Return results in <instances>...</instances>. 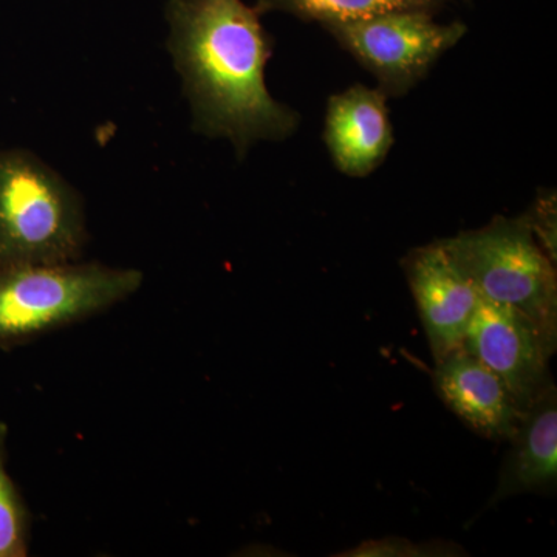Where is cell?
<instances>
[{
  "mask_svg": "<svg viewBox=\"0 0 557 557\" xmlns=\"http://www.w3.org/2000/svg\"><path fill=\"white\" fill-rule=\"evenodd\" d=\"M379 81L387 97H401L467 35L463 22L438 24L434 13L397 10L322 25Z\"/></svg>",
  "mask_w": 557,
  "mask_h": 557,
  "instance_id": "5",
  "label": "cell"
},
{
  "mask_svg": "<svg viewBox=\"0 0 557 557\" xmlns=\"http://www.w3.org/2000/svg\"><path fill=\"white\" fill-rule=\"evenodd\" d=\"M143 274L101 263L0 269V348L30 343L108 310L137 292Z\"/></svg>",
  "mask_w": 557,
  "mask_h": 557,
  "instance_id": "3",
  "label": "cell"
},
{
  "mask_svg": "<svg viewBox=\"0 0 557 557\" xmlns=\"http://www.w3.org/2000/svg\"><path fill=\"white\" fill-rule=\"evenodd\" d=\"M403 270L416 299L435 362L463 346L469 324L482 298L446 251L442 240L412 249Z\"/></svg>",
  "mask_w": 557,
  "mask_h": 557,
  "instance_id": "7",
  "label": "cell"
},
{
  "mask_svg": "<svg viewBox=\"0 0 557 557\" xmlns=\"http://www.w3.org/2000/svg\"><path fill=\"white\" fill-rule=\"evenodd\" d=\"M490 505L525 493H552L557 482V392L555 383L525 410L511 440Z\"/></svg>",
  "mask_w": 557,
  "mask_h": 557,
  "instance_id": "10",
  "label": "cell"
},
{
  "mask_svg": "<svg viewBox=\"0 0 557 557\" xmlns=\"http://www.w3.org/2000/svg\"><path fill=\"white\" fill-rule=\"evenodd\" d=\"M434 386L446 408L480 437L509 442L518 431L523 409L504 381L463 347L435 362Z\"/></svg>",
  "mask_w": 557,
  "mask_h": 557,
  "instance_id": "9",
  "label": "cell"
},
{
  "mask_svg": "<svg viewBox=\"0 0 557 557\" xmlns=\"http://www.w3.org/2000/svg\"><path fill=\"white\" fill-rule=\"evenodd\" d=\"M525 218L534 239L544 249L545 255L556 263L557 212L555 190L541 193L530 211L525 212Z\"/></svg>",
  "mask_w": 557,
  "mask_h": 557,
  "instance_id": "14",
  "label": "cell"
},
{
  "mask_svg": "<svg viewBox=\"0 0 557 557\" xmlns=\"http://www.w3.org/2000/svg\"><path fill=\"white\" fill-rule=\"evenodd\" d=\"M86 242L78 193L33 153L0 152V269L76 262Z\"/></svg>",
  "mask_w": 557,
  "mask_h": 557,
  "instance_id": "2",
  "label": "cell"
},
{
  "mask_svg": "<svg viewBox=\"0 0 557 557\" xmlns=\"http://www.w3.org/2000/svg\"><path fill=\"white\" fill-rule=\"evenodd\" d=\"M256 9L242 0H171L170 49L185 83L194 126L226 138L239 156L256 141L298 129L295 110L271 97L265 67L273 42Z\"/></svg>",
  "mask_w": 557,
  "mask_h": 557,
  "instance_id": "1",
  "label": "cell"
},
{
  "mask_svg": "<svg viewBox=\"0 0 557 557\" xmlns=\"http://www.w3.org/2000/svg\"><path fill=\"white\" fill-rule=\"evenodd\" d=\"M9 428L0 421V557H24L30 544V511L7 472Z\"/></svg>",
  "mask_w": 557,
  "mask_h": 557,
  "instance_id": "12",
  "label": "cell"
},
{
  "mask_svg": "<svg viewBox=\"0 0 557 557\" xmlns=\"http://www.w3.org/2000/svg\"><path fill=\"white\" fill-rule=\"evenodd\" d=\"M465 549L445 541L416 542L403 537L370 539L357 547L339 553L343 557H420L463 556Z\"/></svg>",
  "mask_w": 557,
  "mask_h": 557,
  "instance_id": "13",
  "label": "cell"
},
{
  "mask_svg": "<svg viewBox=\"0 0 557 557\" xmlns=\"http://www.w3.org/2000/svg\"><path fill=\"white\" fill-rule=\"evenodd\" d=\"M324 141L333 163L347 177L364 178L379 170L394 145L387 95L362 84L333 95Z\"/></svg>",
  "mask_w": 557,
  "mask_h": 557,
  "instance_id": "8",
  "label": "cell"
},
{
  "mask_svg": "<svg viewBox=\"0 0 557 557\" xmlns=\"http://www.w3.org/2000/svg\"><path fill=\"white\" fill-rule=\"evenodd\" d=\"M457 0H258L259 14L281 11L300 21L330 22L359 20L397 10H421L437 13Z\"/></svg>",
  "mask_w": 557,
  "mask_h": 557,
  "instance_id": "11",
  "label": "cell"
},
{
  "mask_svg": "<svg viewBox=\"0 0 557 557\" xmlns=\"http://www.w3.org/2000/svg\"><path fill=\"white\" fill-rule=\"evenodd\" d=\"M461 347L504 381L523 410L555 383L548 366L556 344L522 311L485 296L479 300Z\"/></svg>",
  "mask_w": 557,
  "mask_h": 557,
  "instance_id": "6",
  "label": "cell"
},
{
  "mask_svg": "<svg viewBox=\"0 0 557 557\" xmlns=\"http://www.w3.org/2000/svg\"><path fill=\"white\" fill-rule=\"evenodd\" d=\"M442 242L480 295L522 311L557 346L556 263L534 239L525 214L497 215L483 228Z\"/></svg>",
  "mask_w": 557,
  "mask_h": 557,
  "instance_id": "4",
  "label": "cell"
}]
</instances>
